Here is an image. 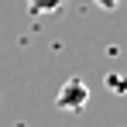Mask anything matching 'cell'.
I'll use <instances>...</instances> for the list:
<instances>
[{
    "instance_id": "cell-1",
    "label": "cell",
    "mask_w": 127,
    "mask_h": 127,
    "mask_svg": "<svg viewBox=\"0 0 127 127\" xmlns=\"http://www.w3.org/2000/svg\"><path fill=\"white\" fill-rule=\"evenodd\" d=\"M86 103H89V86L79 76H69L59 89V96H55V106L65 113H79V110H86Z\"/></svg>"
},
{
    "instance_id": "cell-2",
    "label": "cell",
    "mask_w": 127,
    "mask_h": 127,
    "mask_svg": "<svg viewBox=\"0 0 127 127\" xmlns=\"http://www.w3.org/2000/svg\"><path fill=\"white\" fill-rule=\"evenodd\" d=\"M59 7H62V0H28L31 14H55Z\"/></svg>"
},
{
    "instance_id": "cell-3",
    "label": "cell",
    "mask_w": 127,
    "mask_h": 127,
    "mask_svg": "<svg viewBox=\"0 0 127 127\" xmlns=\"http://www.w3.org/2000/svg\"><path fill=\"white\" fill-rule=\"evenodd\" d=\"M106 86H110V93H127V76L110 72V76H106Z\"/></svg>"
},
{
    "instance_id": "cell-4",
    "label": "cell",
    "mask_w": 127,
    "mask_h": 127,
    "mask_svg": "<svg viewBox=\"0 0 127 127\" xmlns=\"http://www.w3.org/2000/svg\"><path fill=\"white\" fill-rule=\"evenodd\" d=\"M93 3H96L100 10H117V7H120V0H93Z\"/></svg>"
}]
</instances>
